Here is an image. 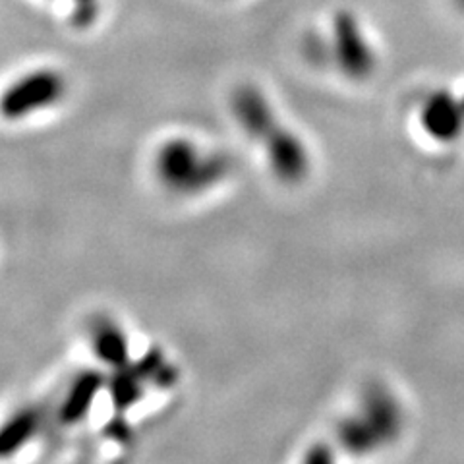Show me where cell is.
Returning a JSON list of instances; mask_svg holds the SVG:
<instances>
[{
    "mask_svg": "<svg viewBox=\"0 0 464 464\" xmlns=\"http://www.w3.org/2000/svg\"><path fill=\"white\" fill-rule=\"evenodd\" d=\"M232 114L242 132L259 143L275 177L283 182H300L308 177L312 157L306 143L254 85H244L232 97Z\"/></svg>",
    "mask_w": 464,
    "mask_h": 464,
    "instance_id": "6da1fadb",
    "label": "cell"
},
{
    "mask_svg": "<svg viewBox=\"0 0 464 464\" xmlns=\"http://www.w3.org/2000/svg\"><path fill=\"white\" fill-rule=\"evenodd\" d=\"M155 170L170 192L198 196L221 184L228 177L230 163L223 153L190 138H172L159 148Z\"/></svg>",
    "mask_w": 464,
    "mask_h": 464,
    "instance_id": "7a4b0ae2",
    "label": "cell"
},
{
    "mask_svg": "<svg viewBox=\"0 0 464 464\" xmlns=\"http://www.w3.org/2000/svg\"><path fill=\"white\" fill-rule=\"evenodd\" d=\"M393 409V401L385 399L380 391H370L368 397L362 401L360 411L343 422L341 443L351 453H362L389 440V435L395 431Z\"/></svg>",
    "mask_w": 464,
    "mask_h": 464,
    "instance_id": "3957f363",
    "label": "cell"
},
{
    "mask_svg": "<svg viewBox=\"0 0 464 464\" xmlns=\"http://www.w3.org/2000/svg\"><path fill=\"white\" fill-rule=\"evenodd\" d=\"M333 54L344 76L360 80L373 68V53L351 14H339L333 25Z\"/></svg>",
    "mask_w": 464,
    "mask_h": 464,
    "instance_id": "277c9868",
    "label": "cell"
},
{
    "mask_svg": "<svg viewBox=\"0 0 464 464\" xmlns=\"http://www.w3.org/2000/svg\"><path fill=\"white\" fill-rule=\"evenodd\" d=\"M64 93V80L54 72H37L16 83L3 99V111L8 116H25L41 107H51Z\"/></svg>",
    "mask_w": 464,
    "mask_h": 464,
    "instance_id": "5b68a950",
    "label": "cell"
},
{
    "mask_svg": "<svg viewBox=\"0 0 464 464\" xmlns=\"http://www.w3.org/2000/svg\"><path fill=\"white\" fill-rule=\"evenodd\" d=\"M93 346L97 356L112 370H121L128 366V339L126 333L114 322H101L93 331Z\"/></svg>",
    "mask_w": 464,
    "mask_h": 464,
    "instance_id": "8992f818",
    "label": "cell"
},
{
    "mask_svg": "<svg viewBox=\"0 0 464 464\" xmlns=\"http://www.w3.org/2000/svg\"><path fill=\"white\" fill-rule=\"evenodd\" d=\"M101 385H103V382H101V377L95 373L82 377L74 385V389L70 391L64 409V420H68V422H76V420H80L82 414L90 409L92 402L95 401Z\"/></svg>",
    "mask_w": 464,
    "mask_h": 464,
    "instance_id": "52a82bcc",
    "label": "cell"
},
{
    "mask_svg": "<svg viewBox=\"0 0 464 464\" xmlns=\"http://www.w3.org/2000/svg\"><path fill=\"white\" fill-rule=\"evenodd\" d=\"M76 3L80 5V10L83 8V6H87V8H92V10H95L93 6H95V0H76Z\"/></svg>",
    "mask_w": 464,
    "mask_h": 464,
    "instance_id": "ba28073f",
    "label": "cell"
}]
</instances>
